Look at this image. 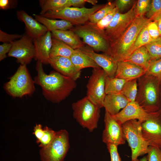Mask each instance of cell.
<instances>
[{"mask_svg": "<svg viewBox=\"0 0 161 161\" xmlns=\"http://www.w3.org/2000/svg\"><path fill=\"white\" fill-rule=\"evenodd\" d=\"M71 6L77 8H82L86 2L87 0H70Z\"/></svg>", "mask_w": 161, "mask_h": 161, "instance_id": "obj_46", "label": "cell"}, {"mask_svg": "<svg viewBox=\"0 0 161 161\" xmlns=\"http://www.w3.org/2000/svg\"><path fill=\"white\" fill-rule=\"evenodd\" d=\"M154 112L148 113L144 110L135 101L129 102L118 113L112 115L121 124L132 120L143 122L151 118Z\"/></svg>", "mask_w": 161, "mask_h": 161, "instance_id": "obj_15", "label": "cell"}, {"mask_svg": "<svg viewBox=\"0 0 161 161\" xmlns=\"http://www.w3.org/2000/svg\"><path fill=\"white\" fill-rule=\"evenodd\" d=\"M151 21L145 17H136L121 37L110 44L109 55L117 62L125 61L129 50L141 30Z\"/></svg>", "mask_w": 161, "mask_h": 161, "instance_id": "obj_3", "label": "cell"}, {"mask_svg": "<svg viewBox=\"0 0 161 161\" xmlns=\"http://www.w3.org/2000/svg\"><path fill=\"white\" fill-rule=\"evenodd\" d=\"M26 64H21L15 74L4 85V89L10 96L21 98L30 96L35 90V83Z\"/></svg>", "mask_w": 161, "mask_h": 161, "instance_id": "obj_6", "label": "cell"}, {"mask_svg": "<svg viewBox=\"0 0 161 161\" xmlns=\"http://www.w3.org/2000/svg\"><path fill=\"white\" fill-rule=\"evenodd\" d=\"M146 26L149 35L153 40L156 41L161 39V35L156 21H150Z\"/></svg>", "mask_w": 161, "mask_h": 161, "instance_id": "obj_37", "label": "cell"}, {"mask_svg": "<svg viewBox=\"0 0 161 161\" xmlns=\"http://www.w3.org/2000/svg\"><path fill=\"white\" fill-rule=\"evenodd\" d=\"M22 36V35L17 34H9L0 30V41L3 43H12L17 39L21 38Z\"/></svg>", "mask_w": 161, "mask_h": 161, "instance_id": "obj_40", "label": "cell"}, {"mask_svg": "<svg viewBox=\"0 0 161 161\" xmlns=\"http://www.w3.org/2000/svg\"><path fill=\"white\" fill-rule=\"evenodd\" d=\"M137 92V79L130 80L124 85L121 93L129 102L135 101Z\"/></svg>", "mask_w": 161, "mask_h": 161, "instance_id": "obj_30", "label": "cell"}, {"mask_svg": "<svg viewBox=\"0 0 161 161\" xmlns=\"http://www.w3.org/2000/svg\"><path fill=\"white\" fill-rule=\"evenodd\" d=\"M146 73L155 77L161 83V58L151 61Z\"/></svg>", "mask_w": 161, "mask_h": 161, "instance_id": "obj_35", "label": "cell"}, {"mask_svg": "<svg viewBox=\"0 0 161 161\" xmlns=\"http://www.w3.org/2000/svg\"><path fill=\"white\" fill-rule=\"evenodd\" d=\"M133 0H117L115 1L116 7L119 12H122L128 8L134 3Z\"/></svg>", "mask_w": 161, "mask_h": 161, "instance_id": "obj_42", "label": "cell"}, {"mask_svg": "<svg viewBox=\"0 0 161 161\" xmlns=\"http://www.w3.org/2000/svg\"><path fill=\"white\" fill-rule=\"evenodd\" d=\"M18 18L25 26L26 32L33 39L40 37L47 31L46 27L23 10L17 12Z\"/></svg>", "mask_w": 161, "mask_h": 161, "instance_id": "obj_19", "label": "cell"}, {"mask_svg": "<svg viewBox=\"0 0 161 161\" xmlns=\"http://www.w3.org/2000/svg\"><path fill=\"white\" fill-rule=\"evenodd\" d=\"M148 52L151 61L161 58V39L144 46Z\"/></svg>", "mask_w": 161, "mask_h": 161, "instance_id": "obj_33", "label": "cell"}, {"mask_svg": "<svg viewBox=\"0 0 161 161\" xmlns=\"http://www.w3.org/2000/svg\"><path fill=\"white\" fill-rule=\"evenodd\" d=\"M41 8L40 15H42L47 12L54 11L71 6L70 0H40Z\"/></svg>", "mask_w": 161, "mask_h": 161, "instance_id": "obj_27", "label": "cell"}, {"mask_svg": "<svg viewBox=\"0 0 161 161\" xmlns=\"http://www.w3.org/2000/svg\"><path fill=\"white\" fill-rule=\"evenodd\" d=\"M70 147L68 132L64 129L56 131L55 137L47 147L39 151L41 161H64Z\"/></svg>", "mask_w": 161, "mask_h": 161, "instance_id": "obj_9", "label": "cell"}, {"mask_svg": "<svg viewBox=\"0 0 161 161\" xmlns=\"http://www.w3.org/2000/svg\"><path fill=\"white\" fill-rule=\"evenodd\" d=\"M136 2L126 13L117 12L105 30L109 44L119 39L135 18L134 9Z\"/></svg>", "mask_w": 161, "mask_h": 161, "instance_id": "obj_11", "label": "cell"}, {"mask_svg": "<svg viewBox=\"0 0 161 161\" xmlns=\"http://www.w3.org/2000/svg\"><path fill=\"white\" fill-rule=\"evenodd\" d=\"M18 1L14 0H0V9L7 10L15 8L17 5Z\"/></svg>", "mask_w": 161, "mask_h": 161, "instance_id": "obj_43", "label": "cell"}, {"mask_svg": "<svg viewBox=\"0 0 161 161\" xmlns=\"http://www.w3.org/2000/svg\"><path fill=\"white\" fill-rule=\"evenodd\" d=\"M51 33L52 37L62 41L74 50L84 46L80 38L71 30H55Z\"/></svg>", "mask_w": 161, "mask_h": 161, "instance_id": "obj_22", "label": "cell"}, {"mask_svg": "<svg viewBox=\"0 0 161 161\" xmlns=\"http://www.w3.org/2000/svg\"><path fill=\"white\" fill-rule=\"evenodd\" d=\"M43 129L44 134L43 137L36 142L38 144L40 143L39 146L41 148L46 147L49 145L54 139L56 133V131L52 130L47 126Z\"/></svg>", "mask_w": 161, "mask_h": 161, "instance_id": "obj_34", "label": "cell"}, {"mask_svg": "<svg viewBox=\"0 0 161 161\" xmlns=\"http://www.w3.org/2000/svg\"><path fill=\"white\" fill-rule=\"evenodd\" d=\"M86 44L96 52H102L109 55V41L105 30L99 28L96 24L88 22L86 23L73 27L71 30Z\"/></svg>", "mask_w": 161, "mask_h": 161, "instance_id": "obj_5", "label": "cell"}, {"mask_svg": "<svg viewBox=\"0 0 161 161\" xmlns=\"http://www.w3.org/2000/svg\"><path fill=\"white\" fill-rule=\"evenodd\" d=\"M139 161H147V157L145 156L140 159Z\"/></svg>", "mask_w": 161, "mask_h": 161, "instance_id": "obj_49", "label": "cell"}, {"mask_svg": "<svg viewBox=\"0 0 161 161\" xmlns=\"http://www.w3.org/2000/svg\"><path fill=\"white\" fill-rule=\"evenodd\" d=\"M146 72L138 66L127 61L117 62L115 77L125 80L137 79L145 74Z\"/></svg>", "mask_w": 161, "mask_h": 161, "instance_id": "obj_20", "label": "cell"}, {"mask_svg": "<svg viewBox=\"0 0 161 161\" xmlns=\"http://www.w3.org/2000/svg\"><path fill=\"white\" fill-rule=\"evenodd\" d=\"M7 56L16 58L21 64H29L35 56L33 38L26 32L21 38L13 43Z\"/></svg>", "mask_w": 161, "mask_h": 161, "instance_id": "obj_12", "label": "cell"}, {"mask_svg": "<svg viewBox=\"0 0 161 161\" xmlns=\"http://www.w3.org/2000/svg\"><path fill=\"white\" fill-rule=\"evenodd\" d=\"M129 102L127 99L121 93L106 95L103 105L105 111L112 115L118 113Z\"/></svg>", "mask_w": 161, "mask_h": 161, "instance_id": "obj_21", "label": "cell"}, {"mask_svg": "<svg viewBox=\"0 0 161 161\" xmlns=\"http://www.w3.org/2000/svg\"><path fill=\"white\" fill-rule=\"evenodd\" d=\"M105 127L102 134L103 142L117 146L124 144L126 139L122 125L108 112L105 111L104 117Z\"/></svg>", "mask_w": 161, "mask_h": 161, "instance_id": "obj_13", "label": "cell"}, {"mask_svg": "<svg viewBox=\"0 0 161 161\" xmlns=\"http://www.w3.org/2000/svg\"><path fill=\"white\" fill-rule=\"evenodd\" d=\"M92 59L110 77H115L117 62L106 53L98 54L88 46H84L78 49Z\"/></svg>", "mask_w": 161, "mask_h": 161, "instance_id": "obj_16", "label": "cell"}, {"mask_svg": "<svg viewBox=\"0 0 161 161\" xmlns=\"http://www.w3.org/2000/svg\"><path fill=\"white\" fill-rule=\"evenodd\" d=\"M74 66L78 71L87 67H100L92 59L80 51L79 49L75 50L70 58Z\"/></svg>", "mask_w": 161, "mask_h": 161, "instance_id": "obj_25", "label": "cell"}, {"mask_svg": "<svg viewBox=\"0 0 161 161\" xmlns=\"http://www.w3.org/2000/svg\"><path fill=\"white\" fill-rule=\"evenodd\" d=\"M105 4L96 5L91 8L66 7L47 12L41 15L51 18H58L68 21L73 25H80L88 22L90 16L104 7Z\"/></svg>", "mask_w": 161, "mask_h": 161, "instance_id": "obj_8", "label": "cell"}, {"mask_svg": "<svg viewBox=\"0 0 161 161\" xmlns=\"http://www.w3.org/2000/svg\"><path fill=\"white\" fill-rule=\"evenodd\" d=\"M12 43H3L0 45V61L7 57L6 54L8 53L10 50L12 46Z\"/></svg>", "mask_w": 161, "mask_h": 161, "instance_id": "obj_44", "label": "cell"}, {"mask_svg": "<svg viewBox=\"0 0 161 161\" xmlns=\"http://www.w3.org/2000/svg\"><path fill=\"white\" fill-rule=\"evenodd\" d=\"M34 132L32 134L36 137L37 140L36 142L39 140L43 137L44 134V130L42 128V126L41 124H36L34 127Z\"/></svg>", "mask_w": 161, "mask_h": 161, "instance_id": "obj_45", "label": "cell"}, {"mask_svg": "<svg viewBox=\"0 0 161 161\" xmlns=\"http://www.w3.org/2000/svg\"><path fill=\"white\" fill-rule=\"evenodd\" d=\"M139 161V160L138 159H137L136 160H133V161Z\"/></svg>", "mask_w": 161, "mask_h": 161, "instance_id": "obj_51", "label": "cell"}, {"mask_svg": "<svg viewBox=\"0 0 161 161\" xmlns=\"http://www.w3.org/2000/svg\"><path fill=\"white\" fill-rule=\"evenodd\" d=\"M131 80H125L107 75L105 80V93L106 95L120 93L126 82Z\"/></svg>", "mask_w": 161, "mask_h": 161, "instance_id": "obj_28", "label": "cell"}, {"mask_svg": "<svg viewBox=\"0 0 161 161\" xmlns=\"http://www.w3.org/2000/svg\"><path fill=\"white\" fill-rule=\"evenodd\" d=\"M118 12L119 11L116 7L112 11L96 24L97 26L100 29L105 30L112 21L115 14Z\"/></svg>", "mask_w": 161, "mask_h": 161, "instance_id": "obj_38", "label": "cell"}, {"mask_svg": "<svg viewBox=\"0 0 161 161\" xmlns=\"http://www.w3.org/2000/svg\"><path fill=\"white\" fill-rule=\"evenodd\" d=\"M132 63L147 72L151 61L150 55L145 46L135 50L128 58L124 61Z\"/></svg>", "mask_w": 161, "mask_h": 161, "instance_id": "obj_24", "label": "cell"}, {"mask_svg": "<svg viewBox=\"0 0 161 161\" xmlns=\"http://www.w3.org/2000/svg\"><path fill=\"white\" fill-rule=\"evenodd\" d=\"M153 21L157 22L160 32L161 35V14L155 18Z\"/></svg>", "mask_w": 161, "mask_h": 161, "instance_id": "obj_47", "label": "cell"}, {"mask_svg": "<svg viewBox=\"0 0 161 161\" xmlns=\"http://www.w3.org/2000/svg\"><path fill=\"white\" fill-rule=\"evenodd\" d=\"M107 75L100 67L93 68L86 86V96L100 108L103 107V102L106 95L105 80Z\"/></svg>", "mask_w": 161, "mask_h": 161, "instance_id": "obj_10", "label": "cell"}, {"mask_svg": "<svg viewBox=\"0 0 161 161\" xmlns=\"http://www.w3.org/2000/svg\"><path fill=\"white\" fill-rule=\"evenodd\" d=\"M151 0H138L136 2L134 11L136 17H144L149 11Z\"/></svg>", "mask_w": 161, "mask_h": 161, "instance_id": "obj_32", "label": "cell"}, {"mask_svg": "<svg viewBox=\"0 0 161 161\" xmlns=\"http://www.w3.org/2000/svg\"><path fill=\"white\" fill-rule=\"evenodd\" d=\"M159 111L161 113V85L160 87V107Z\"/></svg>", "mask_w": 161, "mask_h": 161, "instance_id": "obj_50", "label": "cell"}, {"mask_svg": "<svg viewBox=\"0 0 161 161\" xmlns=\"http://www.w3.org/2000/svg\"><path fill=\"white\" fill-rule=\"evenodd\" d=\"M52 47L50 58L56 57L70 58L74 49L62 41L52 37Z\"/></svg>", "mask_w": 161, "mask_h": 161, "instance_id": "obj_26", "label": "cell"}, {"mask_svg": "<svg viewBox=\"0 0 161 161\" xmlns=\"http://www.w3.org/2000/svg\"><path fill=\"white\" fill-rule=\"evenodd\" d=\"M116 7L115 1H108L105 6L90 17L89 22L93 24H96L107 14L112 11Z\"/></svg>", "mask_w": 161, "mask_h": 161, "instance_id": "obj_31", "label": "cell"}, {"mask_svg": "<svg viewBox=\"0 0 161 161\" xmlns=\"http://www.w3.org/2000/svg\"><path fill=\"white\" fill-rule=\"evenodd\" d=\"M146 25L141 30L135 41L130 49L126 60L139 48L154 41L150 36Z\"/></svg>", "mask_w": 161, "mask_h": 161, "instance_id": "obj_29", "label": "cell"}, {"mask_svg": "<svg viewBox=\"0 0 161 161\" xmlns=\"http://www.w3.org/2000/svg\"><path fill=\"white\" fill-rule=\"evenodd\" d=\"M87 2L95 6L97 3V1L96 0H87Z\"/></svg>", "mask_w": 161, "mask_h": 161, "instance_id": "obj_48", "label": "cell"}, {"mask_svg": "<svg viewBox=\"0 0 161 161\" xmlns=\"http://www.w3.org/2000/svg\"><path fill=\"white\" fill-rule=\"evenodd\" d=\"M56 71L76 81L80 77L81 71L77 70L70 58L56 57L50 58L49 63Z\"/></svg>", "mask_w": 161, "mask_h": 161, "instance_id": "obj_18", "label": "cell"}, {"mask_svg": "<svg viewBox=\"0 0 161 161\" xmlns=\"http://www.w3.org/2000/svg\"><path fill=\"white\" fill-rule=\"evenodd\" d=\"M42 64L37 61V74L34 80L35 83L41 87L43 95L47 100L58 103L67 97L76 88L75 81L56 71L47 74L44 71Z\"/></svg>", "mask_w": 161, "mask_h": 161, "instance_id": "obj_1", "label": "cell"}, {"mask_svg": "<svg viewBox=\"0 0 161 161\" xmlns=\"http://www.w3.org/2000/svg\"><path fill=\"white\" fill-rule=\"evenodd\" d=\"M142 122L137 120H132L122 125L126 140L131 148V161L147 154L149 151V144L142 134Z\"/></svg>", "mask_w": 161, "mask_h": 161, "instance_id": "obj_7", "label": "cell"}, {"mask_svg": "<svg viewBox=\"0 0 161 161\" xmlns=\"http://www.w3.org/2000/svg\"><path fill=\"white\" fill-rule=\"evenodd\" d=\"M107 148L110 154L111 161H121L117 151V146L112 144H107Z\"/></svg>", "mask_w": 161, "mask_h": 161, "instance_id": "obj_41", "label": "cell"}, {"mask_svg": "<svg viewBox=\"0 0 161 161\" xmlns=\"http://www.w3.org/2000/svg\"><path fill=\"white\" fill-rule=\"evenodd\" d=\"M33 16L36 20L46 27L48 31L51 32L55 30H70L73 27L74 25L65 20L52 19L40 15L34 14Z\"/></svg>", "mask_w": 161, "mask_h": 161, "instance_id": "obj_23", "label": "cell"}, {"mask_svg": "<svg viewBox=\"0 0 161 161\" xmlns=\"http://www.w3.org/2000/svg\"><path fill=\"white\" fill-rule=\"evenodd\" d=\"M73 116L83 128L91 132L97 128L100 108L86 96L72 104Z\"/></svg>", "mask_w": 161, "mask_h": 161, "instance_id": "obj_4", "label": "cell"}, {"mask_svg": "<svg viewBox=\"0 0 161 161\" xmlns=\"http://www.w3.org/2000/svg\"><path fill=\"white\" fill-rule=\"evenodd\" d=\"M161 14V0H151L149 11L145 14L146 18L153 21Z\"/></svg>", "mask_w": 161, "mask_h": 161, "instance_id": "obj_36", "label": "cell"}, {"mask_svg": "<svg viewBox=\"0 0 161 161\" xmlns=\"http://www.w3.org/2000/svg\"><path fill=\"white\" fill-rule=\"evenodd\" d=\"M147 161H161V148L149 146Z\"/></svg>", "mask_w": 161, "mask_h": 161, "instance_id": "obj_39", "label": "cell"}, {"mask_svg": "<svg viewBox=\"0 0 161 161\" xmlns=\"http://www.w3.org/2000/svg\"><path fill=\"white\" fill-rule=\"evenodd\" d=\"M143 137L149 146L161 148V113L155 112L150 118L141 123Z\"/></svg>", "mask_w": 161, "mask_h": 161, "instance_id": "obj_14", "label": "cell"}, {"mask_svg": "<svg viewBox=\"0 0 161 161\" xmlns=\"http://www.w3.org/2000/svg\"><path fill=\"white\" fill-rule=\"evenodd\" d=\"M33 40L35 51L34 59L43 64H49L52 44L51 32L47 31L40 37Z\"/></svg>", "mask_w": 161, "mask_h": 161, "instance_id": "obj_17", "label": "cell"}, {"mask_svg": "<svg viewBox=\"0 0 161 161\" xmlns=\"http://www.w3.org/2000/svg\"><path fill=\"white\" fill-rule=\"evenodd\" d=\"M137 92L135 101L148 113L159 111L160 82L146 72L137 79Z\"/></svg>", "mask_w": 161, "mask_h": 161, "instance_id": "obj_2", "label": "cell"}]
</instances>
